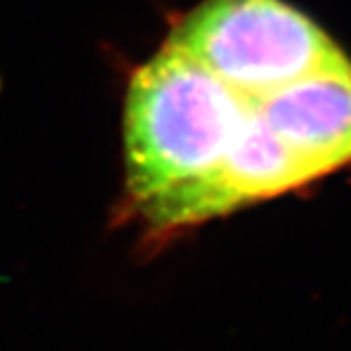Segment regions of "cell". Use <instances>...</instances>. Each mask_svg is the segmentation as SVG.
I'll return each instance as SVG.
<instances>
[{"instance_id":"cell-3","label":"cell","mask_w":351,"mask_h":351,"mask_svg":"<svg viewBox=\"0 0 351 351\" xmlns=\"http://www.w3.org/2000/svg\"><path fill=\"white\" fill-rule=\"evenodd\" d=\"M250 102L317 178L351 163V68L307 77Z\"/></svg>"},{"instance_id":"cell-1","label":"cell","mask_w":351,"mask_h":351,"mask_svg":"<svg viewBox=\"0 0 351 351\" xmlns=\"http://www.w3.org/2000/svg\"><path fill=\"white\" fill-rule=\"evenodd\" d=\"M247 110L245 97L167 47L132 74L125 93V171L148 220L159 224L212 178Z\"/></svg>"},{"instance_id":"cell-2","label":"cell","mask_w":351,"mask_h":351,"mask_svg":"<svg viewBox=\"0 0 351 351\" xmlns=\"http://www.w3.org/2000/svg\"><path fill=\"white\" fill-rule=\"evenodd\" d=\"M163 47L247 99L351 68L343 49L284 0H204L173 23Z\"/></svg>"}]
</instances>
